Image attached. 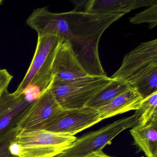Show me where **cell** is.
<instances>
[{
	"label": "cell",
	"instance_id": "cell-8",
	"mask_svg": "<svg viewBox=\"0 0 157 157\" xmlns=\"http://www.w3.org/2000/svg\"><path fill=\"white\" fill-rule=\"evenodd\" d=\"M62 110L49 87L32 103L19 120L17 133L23 130L41 129Z\"/></svg>",
	"mask_w": 157,
	"mask_h": 157
},
{
	"label": "cell",
	"instance_id": "cell-2",
	"mask_svg": "<svg viewBox=\"0 0 157 157\" xmlns=\"http://www.w3.org/2000/svg\"><path fill=\"white\" fill-rule=\"evenodd\" d=\"M76 139L75 136L44 129L23 130L16 133L9 147L17 157H54Z\"/></svg>",
	"mask_w": 157,
	"mask_h": 157
},
{
	"label": "cell",
	"instance_id": "cell-15",
	"mask_svg": "<svg viewBox=\"0 0 157 157\" xmlns=\"http://www.w3.org/2000/svg\"><path fill=\"white\" fill-rule=\"evenodd\" d=\"M143 100L157 92V64L145 68L124 81Z\"/></svg>",
	"mask_w": 157,
	"mask_h": 157
},
{
	"label": "cell",
	"instance_id": "cell-5",
	"mask_svg": "<svg viewBox=\"0 0 157 157\" xmlns=\"http://www.w3.org/2000/svg\"><path fill=\"white\" fill-rule=\"evenodd\" d=\"M140 114L138 111L132 116L118 119L95 131L89 132L72 142L61 153L54 157H90L102 151L121 132L138 124Z\"/></svg>",
	"mask_w": 157,
	"mask_h": 157
},
{
	"label": "cell",
	"instance_id": "cell-3",
	"mask_svg": "<svg viewBox=\"0 0 157 157\" xmlns=\"http://www.w3.org/2000/svg\"><path fill=\"white\" fill-rule=\"evenodd\" d=\"M63 40L52 35H38L37 45L28 71L17 90L16 95L23 94L27 87L39 94L51 85L54 76L52 65L59 46Z\"/></svg>",
	"mask_w": 157,
	"mask_h": 157
},
{
	"label": "cell",
	"instance_id": "cell-22",
	"mask_svg": "<svg viewBox=\"0 0 157 157\" xmlns=\"http://www.w3.org/2000/svg\"><path fill=\"white\" fill-rule=\"evenodd\" d=\"M2 2V0H0V5H1V4Z\"/></svg>",
	"mask_w": 157,
	"mask_h": 157
},
{
	"label": "cell",
	"instance_id": "cell-1",
	"mask_svg": "<svg viewBox=\"0 0 157 157\" xmlns=\"http://www.w3.org/2000/svg\"><path fill=\"white\" fill-rule=\"evenodd\" d=\"M65 14L70 29L69 42L80 64L90 76H106L99 58V41L106 29L124 15L89 13L73 10Z\"/></svg>",
	"mask_w": 157,
	"mask_h": 157
},
{
	"label": "cell",
	"instance_id": "cell-16",
	"mask_svg": "<svg viewBox=\"0 0 157 157\" xmlns=\"http://www.w3.org/2000/svg\"><path fill=\"white\" fill-rule=\"evenodd\" d=\"M126 82L113 78V80L87 104L86 106L98 110L105 106L118 95L130 89Z\"/></svg>",
	"mask_w": 157,
	"mask_h": 157
},
{
	"label": "cell",
	"instance_id": "cell-12",
	"mask_svg": "<svg viewBox=\"0 0 157 157\" xmlns=\"http://www.w3.org/2000/svg\"><path fill=\"white\" fill-rule=\"evenodd\" d=\"M156 4L157 0H87L84 12L124 15L135 9Z\"/></svg>",
	"mask_w": 157,
	"mask_h": 157
},
{
	"label": "cell",
	"instance_id": "cell-17",
	"mask_svg": "<svg viewBox=\"0 0 157 157\" xmlns=\"http://www.w3.org/2000/svg\"><path fill=\"white\" fill-rule=\"evenodd\" d=\"M140 114L138 124L144 125L157 117V92L144 99L138 110Z\"/></svg>",
	"mask_w": 157,
	"mask_h": 157
},
{
	"label": "cell",
	"instance_id": "cell-6",
	"mask_svg": "<svg viewBox=\"0 0 157 157\" xmlns=\"http://www.w3.org/2000/svg\"><path fill=\"white\" fill-rule=\"evenodd\" d=\"M34 101L24 94L16 95L6 90L0 98V147L10 143L17 133L19 120Z\"/></svg>",
	"mask_w": 157,
	"mask_h": 157
},
{
	"label": "cell",
	"instance_id": "cell-11",
	"mask_svg": "<svg viewBox=\"0 0 157 157\" xmlns=\"http://www.w3.org/2000/svg\"><path fill=\"white\" fill-rule=\"evenodd\" d=\"M54 79L70 82L90 76L77 59L69 41H62L57 50L52 65Z\"/></svg>",
	"mask_w": 157,
	"mask_h": 157
},
{
	"label": "cell",
	"instance_id": "cell-4",
	"mask_svg": "<svg viewBox=\"0 0 157 157\" xmlns=\"http://www.w3.org/2000/svg\"><path fill=\"white\" fill-rule=\"evenodd\" d=\"M112 80L107 76H88L70 82L59 81L54 78L49 89L63 109H78L85 107Z\"/></svg>",
	"mask_w": 157,
	"mask_h": 157
},
{
	"label": "cell",
	"instance_id": "cell-19",
	"mask_svg": "<svg viewBox=\"0 0 157 157\" xmlns=\"http://www.w3.org/2000/svg\"><path fill=\"white\" fill-rule=\"evenodd\" d=\"M12 75L6 69H0V98L8 90L10 82L12 79Z\"/></svg>",
	"mask_w": 157,
	"mask_h": 157
},
{
	"label": "cell",
	"instance_id": "cell-14",
	"mask_svg": "<svg viewBox=\"0 0 157 157\" xmlns=\"http://www.w3.org/2000/svg\"><path fill=\"white\" fill-rule=\"evenodd\" d=\"M130 133L135 144L147 157H157V117L144 125L137 124Z\"/></svg>",
	"mask_w": 157,
	"mask_h": 157
},
{
	"label": "cell",
	"instance_id": "cell-18",
	"mask_svg": "<svg viewBox=\"0 0 157 157\" xmlns=\"http://www.w3.org/2000/svg\"><path fill=\"white\" fill-rule=\"evenodd\" d=\"M130 22L133 24H140L147 23L152 29L157 25V4L152 5L141 12L129 18Z\"/></svg>",
	"mask_w": 157,
	"mask_h": 157
},
{
	"label": "cell",
	"instance_id": "cell-7",
	"mask_svg": "<svg viewBox=\"0 0 157 157\" xmlns=\"http://www.w3.org/2000/svg\"><path fill=\"white\" fill-rule=\"evenodd\" d=\"M101 120L98 110L93 108L63 109L41 129L74 136Z\"/></svg>",
	"mask_w": 157,
	"mask_h": 157
},
{
	"label": "cell",
	"instance_id": "cell-9",
	"mask_svg": "<svg viewBox=\"0 0 157 157\" xmlns=\"http://www.w3.org/2000/svg\"><path fill=\"white\" fill-rule=\"evenodd\" d=\"M26 24L38 35H52L63 41L70 40V29L65 12L55 13L46 7L38 8L27 18Z\"/></svg>",
	"mask_w": 157,
	"mask_h": 157
},
{
	"label": "cell",
	"instance_id": "cell-20",
	"mask_svg": "<svg viewBox=\"0 0 157 157\" xmlns=\"http://www.w3.org/2000/svg\"><path fill=\"white\" fill-rule=\"evenodd\" d=\"M10 143L0 147V157H17L11 153L9 147Z\"/></svg>",
	"mask_w": 157,
	"mask_h": 157
},
{
	"label": "cell",
	"instance_id": "cell-13",
	"mask_svg": "<svg viewBox=\"0 0 157 157\" xmlns=\"http://www.w3.org/2000/svg\"><path fill=\"white\" fill-rule=\"evenodd\" d=\"M143 99L138 92L130 88L115 98L105 106L98 109L101 120L131 110H137Z\"/></svg>",
	"mask_w": 157,
	"mask_h": 157
},
{
	"label": "cell",
	"instance_id": "cell-10",
	"mask_svg": "<svg viewBox=\"0 0 157 157\" xmlns=\"http://www.w3.org/2000/svg\"><path fill=\"white\" fill-rule=\"evenodd\" d=\"M157 64V39L141 43L128 53L122 65L111 77L125 81L149 66Z\"/></svg>",
	"mask_w": 157,
	"mask_h": 157
},
{
	"label": "cell",
	"instance_id": "cell-21",
	"mask_svg": "<svg viewBox=\"0 0 157 157\" xmlns=\"http://www.w3.org/2000/svg\"><path fill=\"white\" fill-rule=\"evenodd\" d=\"M90 157H112V156H109L107 154H105L102 151H99V152H96L93 154Z\"/></svg>",
	"mask_w": 157,
	"mask_h": 157
}]
</instances>
